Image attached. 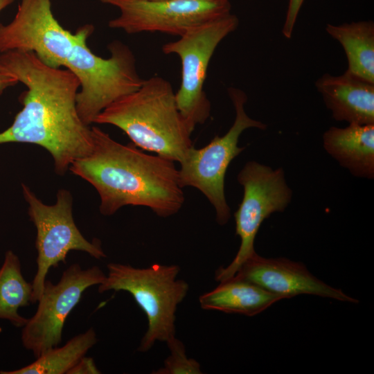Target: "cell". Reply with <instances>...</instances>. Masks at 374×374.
<instances>
[{
    "label": "cell",
    "instance_id": "obj_5",
    "mask_svg": "<svg viewBox=\"0 0 374 374\" xmlns=\"http://www.w3.org/2000/svg\"><path fill=\"white\" fill-rule=\"evenodd\" d=\"M108 273L98 291L130 293L148 319V330L138 350H149L156 341H167L175 336V313L187 295L189 285L177 279L178 265L153 264L147 268L109 263Z\"/></svg>",
    "mask_w": 374,
    "mask_h": 374
},
{
    "label": "cell",
    "instance_id": "obj_8",
    "mask_svg": "<svg viewBox=\"0 0 374 374\" xmlns=\"http://www.w3.org/2000/svg\"><path fill=\"white\" fill-rule=\"evenodd\" d=\"M21 188L28 204V216L36 229L37 271L32 282L34 303L42 295L49 269L60 262H65L70 251H81L96 259L106 255L98 240H87L77 227L70 191L60 189L55 203L47 205L25 184H21Z\"/></svg>",
    "mask_w": 374,
    "mask_h": 374
},
{
    "label": "cell",
    "instance_id": "obj_12",
    "mask_svg": "<svg viewBox=\"0 0 374 374\" xmlns=\"http://www.w3.org/2000/svg\"><path fill=\"white\" fill-rule=\"evenodd\" d=\"M75 35L54 17L51 0H21L8 24L0 22V53H34L45 64L66 66Z\"/></svg>",
    "mask_w": 374,
    "mask_h": 374
},
{
    "label": "cell",
    "instance_id": "obj_3",
    "mask_svg": "<svg viewBox=\"0 0 374 374\" xmlns=\"http://www.w3.org/2000/svg\"><path fill=\"white\" fill-rule=\"evenodd\" d=\"M175 94L167 80L151 77L103 109L93 123L116 126L137 148L179 163L193 145Z\"/></svg>",
    "mask_w": 374,
    "mask_h": 374
},
{
    "label": "cell",
    "instance_id": "obj_13",
    "mask_svg": "<svg viewBox=\"0 0 374 374\" xmlns=\"http://www.w3.org/2000/svg\"><path fill=\"white\" fill-rule=\"evenodd\" d=\"M233 277L251 282L286 299L312 294L358 303L356 299L348 296L340 289L318 279L303 263L285 258H267L256 253L240 266Z\"/></svg>",
    "mask_w": 374,
    "mask_h": 374
},
{
    "label": "cell",
    "instance_id": "obj_24",
    "mask_svg": "<svg viewBox=\"0 0 374 374\" xmlns=\"http://www.w3.org/2000/svg\"><path fill=\"white\" fill-rule=\"evenodd\" d=\"M15 0H0V12L11 4Z\"/></svg>",
    "mask_w": 374,
    "mask_h": 374
},
{
    "label": "cell",
    "instance_id": "obj_17",
    "mask_svg": "<svg viewBox=\"0 0 374 374\" xmlns=\"http://www.w3.org/2000/svg\"><path fill=\"white\" fill-rule=\"evenodd\" d=\"M326 33L342 46L348 61L347 71L374 83V22L372 20L328 24Z\"/></svg>",
    "mask_w": 374,
    "mask_h": 374
},
{
    "label": "cell",
    "instance_id": "obj_23",
    "mask_svg": "<svg viewBox=\"0 0 374 374\" xmlns=\"http://www.w3.org/2000/svg\"><path fill=\"white\" fill-rule=\"evenodd\" d=\"M18 82L14 76L0 70V93L8 87L16 85Z\"/></svg>",
    "mask_w": 374,
    "mask_h": 374
},
{
    "label": "cell",
    "instance_id": "obj_22",
    "mask_svg": "<svg viewBox=\"0 0 374 374\" xmlns=\"http://www.w3.org/2000/svg\"><path fill=\"white\" fill-rule=\"evenodd\" d=\"M100 373L91 357H82L67 373V374Z\"/></svg>",
    "mask_w": 374,
    "mask_h": 374
},
{
    "label": "cell",
    "instance_id": "obj_18",
    "mask_svg": "<svg viewBox=\"0 0 374 374\" xmlns=\"http://www.w3.org/2000/svg\"><path fill=\"white\" fill-rule=\"evenodd\" d=\"M32 283L24 278L17 255L8 250L0 267V319L23 327L28 319L20 315L19 310L32 303Z\"/></svg>",
    "mask_w": 374,
    "mask_h": 374
},
{
    "label": "cell",
    "instance_id": "obj_4",
    "mask_svg": "<svg viewBox=\"0 0 374 374\" xmlns=\"http://www.w3.org/2000/svg\"><path fill=\"white\" fill-rule=\"evenodd\" d=\"M93 31L91 24L78 28L65 66L79 80L76 107L87 125L112 103L139 89L144 81L137 71L133 52L122 42L115 40L108 45V58L94 54L87 44Z\"/></svg>",
    "mask_w": 374,
    "mask_h": 374
},
{
    "label": "cell",
    "instance_id": "obj_7",
    "mask_svg": "<svg viewBox=\"0 0 374 374\" xmlns=\"http://www.w3.org/2000/svg\"><path fill=\"white\" fill-rule=\"evenodd\" d=\"M238 26V17L229 12L190 29L162 47L165 54H175L180 59L181 84L175 101L191 134L211 115V103L204 89L211 59L218 44Z\"/></svg>",
    "mask_w": 374,
    "mask_h": 374
},
{
    "label": "cell",
    "instance_id": "obj_16",
    "mask_svg": "<svg viewBox=\"0 0 374 374\" xmlns=\"http://www.w3.org/2000/svg\"><path fill=\"white\" fill-rule=\"evenodd\" d=\"M285 299L251 282L232 277L202 294L199 302L204 310L253 317Z\"/></svg>",
    "mask_w": 374,
    "mask_h": 374
},
{
    "label": "cell",
    "instance_id": "obj_15",
    "mask_svg": "<svg viewBox=\"0 0 374 374\" xmlns=\"http://www.w3.org/2000/svg\"><path fill=\"white\" fill-rule=\"evenodd\" d=\"M323 146L354 177L374 178V124L330 127L323 134Z\"/></svg>",
    "mask_w": 374,
    "mask_h": 374
},
{
    "label": "cell",
    "instance_id": "obj_11",
    "mask_svg": "<svg viewBox=\"0 0 374 374\" xmlns=\"http://www.w3.org/2000/svg\"><path fill=\"white\" fill-rule=\"evenodd\" d=\"M116 7L108 26L128 34L160 32L181 37L190 29L231 12L230 1L98 0Z\"/></svg>",
    "mask_w": 374,
    "mask_h": 374
},
{
    "label": "cell",
    "instance_id": "obj_14",
    "mask_svg": "<svg viewBox=\"0 0 374 374\" xmlns=\"http://www.w3.org/2000/svg\"><path fill=\"white\" fill-rule=\"evenodd\" d=\"M315 87L336 121L374 124V83L346 71L339 75L324 73Z\"/></svg>",
    "mask_w": 374,
    "mask_h": 374
},
{
    "label": "cell",
    "instance_id": "obj_20",
    "mask_svg": "<svg viewBox=\"0 0 374 374\" xmlns=\"http://www.w3.org/2000/svg\"><path fill=\"white\" fill-rule=\"evenodd\" d=\"M170 355L164 360L162 367L153 371V374H200L199 363L188 358L184 344L175 336L166 341Z\"/></svg>",
    "mask_w": 374,
    "mask_h": 374
},
{
    "label": "cell",
    "instance_id": "obj_25",
    "mask_svg": "<svg viewBox=\"0 0 374 374\" xmlns=\"http://www.w3.org/2000/svg\"><path fill=\"white\" fill-rule=\"evenodd\" d=\"M217 1H230V0H217Z\"/></svg>",
    "mask_w": 374,
    "mask_h": 374
},
{
    "label": "cell",
    "instance_id": "obj_2",
    "mask_svg": "<svg viewBox=\"0 0 374 374\" xmlns=\"http://www.w3.org/2000/svg\"><path fill=\"white\" fill-rule=\"evenodd\" d=\"M91 130V151L69 170L96 190L102 215H112L130 205L148 207L167 217L181 208L184 194L175 161L118 143L98 127Z\"/></svg>",
    "mask_w": 374,
    "mask_h": 374
},
{
    "label": "cell",
    "instance_id": "obj_21",
    "mask_svg": "<svg viewBox=\"0 0 374 374\" xmlns=\"http://www.w3.org/2000/svg\"><path fill=\"white\" fill-rule=\"evenodd\" d=\"M305 0H289L282 33L287 39H290L301 6Z\"/></svg>",
    "mask_w": 374,
    "mask_h": 374
},
{
    "label": "cell",
    "instance_id": "obj_1",
    "mask_svg": "<svg viewBox=\"0 0 374 374\" xmlns=\"http://www.w3.org/2000/svg\"><path fill=\"white\" fill-rule=\"evenodd\" d=\"M0 70L14 76L27 90L23 108L13 123L0 132V145H39L51 155L55 172L63 175L92 148L91 130L76 107L80 82L69 69L45 64L32 52L0 53Z\"/></svg>",
    "mask_w": 374,
    "mask_h": 374
},
{
    "label": "cell",
    "instance_id": "obj_19",
    "mask_svg": "<svg viewBox=\"0 0 374 374\" xmlns=\"http://www.w3.org/2000/svg\"><path fill=\"white\" fill-rule=\"evenodd\" d=\"M93 328L69 340L62 347H53L19 369L1 374H67L68 371L97 343Z\"/></svg>",
    "mask_w": 374,
    "mask_h": 374
},
{
    "label": "cell",
    "instance_id": "obj_10",
    "mask_svg": "<svg viewBox=\"0 0 374 374\" xmlns=\"http://www.w3.org/2000/svg\"><path fill=\"white\" fill-rule=\"evenodd\" d=\"M106 274L97 266L84 269L73 264L55 284L46 280L35 314L22 327L21 342L35 357L62 341L67 317L80 301L84 292L103 282Z\"/></svg>",
    "mask_w": 374,
    "mask_h": 374
},
{
    "label": "cell",
    "instance_id": "obj_6",
    "mask_svg": "<svg viewBox=\"0 0 374 374\" xmlns=\"http://www.w3.org/2000/svg\"><path fill=\"white\" fill-rule=\"evenodd\" d=\"M227 91L235 112L233 125L225 134L215 136L204 147L189 148L178 169L181 187H193L204 195L213 206L220 225L226 224L231 217L224 193V178L231 162L244 150V147L238 146L240 136L249 128H267L265 123L247 115L244 91L233 87H229Z\"/></svg>",
    "mask_w": 374,
    "mask_h": 374
},
{
    "label": "cell",
    "instance_id": "obj_9",
    "mask_svg": "<svg viewBox=\"0 0 374 374\" xmlns=\"http://www.w3.org/2000/svg\"><path fill=\"white\" fill-rule=\"evenodd\" d=\"M237 180L243 188L242 201L234 213L235 233L240 238V245L232 262L216 271L215 280L219 282L232 278L256 253L254 242L262 223L272 213L283 212L292 199L293 193L282 168L274 169L249 161L238 172Z\"/></svg>",
    "mask_w": 374,
    "mask_h": 374
}]
</instances>
